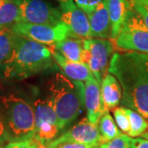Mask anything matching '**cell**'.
Instances as JSON below:
<instances>
[{
    "label": "cell",
    "mask_w": 148,
    "mask_h": 148,
    "mask_svg": "<svg viewBox=\"0 0 148 148\" xmlns=\"http://www.w3.org/2000/svg\"><path fill=\"white\" fill-rule=\"evenodd\" d=\"M108 73L119 82L122 105L148 119V53H114Z\"/></svg>",
    "instance_id": "cell-1"
},
{
    "label": "cell",
    "mask_w": 148,
    "mask_h": 148,
    "mask_svg": "<svg viewBox=\"0 0 148 148\" xmlns=\"http://www.w3.org/2000/svg\"><path fill=\"white\" fill-rule=\"evenodd\" d=\"M52 51L44 45L16 36L9 58L3 64L6 78H27L54 66Z\"/></svg>",
    "instance_id": "cell-2"
},
{
    "label": "cell",
    "mask_w": 148,
    "mask_h": 148,
    "mask_svg": "<svg viewBox=\"0 0 148 148\" xmlns=\"http://www.w3.org/2000/svg\"><path fill=\"white\" fill-rule=\"evenodd\" d=\"M49 91L59 127L63 129L78 117L85 105V85L56 73L49 82Z\"/></svg>",
    "instance_id": "cell-3"
},
{
    "label": "cell",
    "mask_w": 148,
    "mask_h": 148,
    "mask_svg": "<svg viewBox=\"0 0 148 148\" xmlns=\"http://www.w3.org/2000/svg\"><path fill=\"white\" fill-rule=\"evenodd\" d=\"M7 116L8 131L11 141H26L34 138V110L26 100L13 94L1 97Z\"/></svg>",
    "instance_id": "cell-4"
},
{
    "label": "cell",
    "mask_w": 148,
    "mask_h": 148,
    "mask_svg": "<svg viewBox=\"0 0 148 148\" xmlns=\"http://www.w3.org/2000/svg\"><path fill=\"white\" fill-rule=\"evenodd\" d=\"M115 43L123 50L148 53V29L133 8L128 12Z\"/></svg>",
    "instance_id": "cell-5"
},
{
    "label": "cell",
    "mask_w": 148,
    "mask_h": 148,
    "mask_svg": "<svg viewBox=\"0 0 148 148\" xmlns=\"http://www.w3.org/2000/svg\"><path fill=\"white\" fill-rule=\"evenodd\" d=\"M82 63L86 64L96 81L101 84L109 69L113 45L106 39H84Z\"/></svg>",
    "instance_id": "cell-6"
},
{
    "label": "cell",
    "mask_w": 148,
    "mask_h": 148,
    "mask_svg": "<svg viewBox=\"0 0 148 148\" xmlns=\"http://www.w3.org/2000/svg\"><path fill=\"white\" fill-rule=\"evenodd\" d=\"M35 115V135L37 143L47 145L55 139L61 130L58 117L50 99H39L33 105Z\"/></svg>",
    "instance_id": "cell-7"
},
{
    "label": "cell",
    "mask_w": 148,
    "mask_h": 148,
    "mask_svg": "<svg viewBox=\"0 0 148 148\" xmlns=\"http://www.w3.org/2000/svg\"><path fill=\"white\" fill-rule=\"evenodd\" d=\"M11 28L16 36L42 45H54L67 37L72 36L69 28L62 21L55 25L17 22Z\"/></svg>",
    "instance_id": "cell-8"
},
{
    "label": "cell",
    "mask_w": 148,
    "mask_h": 148,
    "mask_svg": "<svg viewBox=\"0 0 148 148\" xmlns=\"http://www.w3.org/2000/svg\"><path fill=\"white\" fill-rule=\"evenodd\" d=\"M19 22L55 25L61 21V12L45 0H16Z\"/></svg>",
    "instance_id": "cell-9"
},
{
    "label": "cell",
    "mask_w": 148,
    "mask_h": 148,
    "mask_svg": "<svg viewBox=\"0 0 148 148\" xmlns=\"http://www.w3.org/2000/svg\"><path fill=\"white\" fill-rule=\"evenodd\" d=\"M66 143L99 146L102 144V138L98 126L90 123L87 118H84L67 132H64L58 138L48 143L46 147L48 148H55L58 145Z\"/></svg>",
    "instance_id": "cell-10"
},
{
    "label": "cell",
    "mask_w": 148,
    "mask_h": 148,
    "mask_svg": "<svg viewBox=\"0 0 148 148\" xmlns=\"http://www.w3.org/2000/svg\"><path fill=\"white\" fill-rule=\"evenodd\" d=\"M61 21L69 28L72 36L81 39H92L90 22L84 11L74 3L60 8Z\"/></svg>",
    "instance_id": "cell-11"
},
{
    "label": "cell",
    "mask_w": 148,
    "mask_h": 148,
    "mask_svg": "<svg viewBox=\"0 0 148 148\" xmlns=\"http://www.w3.org/2000/svg\"><path fill=\"white\" fill-rule=\"evenodd\" d=\"M85 107L88 120L98 124L101 117L104 114L102 99H101V84L94 77L85 82Z\"/></svg>",
    "instance_id": "cell-12"
},
{
    "label": "cell",
    "mask_w": 148,
    "mask_h": 148,
    "mask_svg": "<svg viewBox=\"0 0 148 148\" xmlns=\"http://www.w3.org/2000/svg\"><path fill=\"white\" fill-rule=\"evenodd\" d=\"M89 19L92 38H111V25L106 0L101 3L92 12L86 14Z\"/></svg>",
    "instance_id": "cell-13"
},
{
    "label": "cell",
    "mask_w": 148,
    "mask_h": 148,
    "mask_svg": "<svg viewBox=\"0 0 148 148\" xmlns=\"http://www.w3.org/2000/svg\"><path fill=\"white\" fill-rule=\"evenodd\" d=\"M52 56L55 63L62 70L63 75L70 80L83 82L94 77L89 67L84 63L69 61L55 50L52 51Z\"/></svg>",
    "instance_id": "cell-14"
},
{
    "label": "cell",
    "mask_w": 148,
    "mask_h": 148,
    "mask_svg": "<svg viewBox=\"0 0 148 148\" xmlns=\"http://www.w3.org/2000/svg\"><path fill=\"white\" fill-rule=\"evenodd\" d=\"M101 99L103 110L109 113V110L119 106L122 99V89L116 77L110 73H107L101 84Z\"/></svg>",
    "instance_id": "cell-15"
},
{
    "label": "cell",
    "mask_w": 148,
    "mask_h": 148,
    "mask_svg": "<svg viewBox=\"0 0 148 148\" xmlns=\"http://www.w3.org/2000/svg\"><path fill=\"white\" fill-rule=\"evenodd\" d=\"M106 2L110 20L111 39L115 40L132 7L129 0H106Z\"/></svg>",
    "instance_id": "cell-16"
},
{
    "label": "cell",
    "mask_w": 148,
    "mask_h": 148,
    "mask_svg": "<svg viewBox=\"0 0 148 148\" xmlns=\"http://www.w3.org/2000/svg\"><path fill=\"white\" fill-rule=\"evenodd\" d=\"M83 40L75 36H69L54 44L55 51L72 62H82L83 52Z\"/></svg>",
    "instance_id": "cell-17"
},
{
    "label": "cell",
    "mask_w": 148,
    "mask_h": 148,
    "mask_svg": "<svg viewBox=\"0 0 148 148\" xmlns=\"http://www.w3.org/2000/svg\"><path fill=\"white\" fill-rule=\"evenodd\" d=\"M19 22V8L16 0H0V28H11Z\"/></svg>",
    "instance_id": "cell-18"
},
{
    "label": "cell",
    "mask_w": 148,
    "mask_h": 148,
    "mask_svg": "<svg viewBox=\"0 0 148 148\" xmlns=\"http://www.w3.org/2000/svg\"><path fill=\"white\" fill-rule=\"evenodd\" d=\"M16 37L12 28H0V66H3L12 54Z\"/></svg>",
    "instance_id": "cell-19"
},
{
    "label": "cell",
    "mask_w": 148,
    "mask_h": 148,
    "mask_svg": "<svg viewBox=\"0 0 148 148\" xmlns=\"http://www.w3.org/2000/svg\"><path fill=\"white\" fill-rule=\"evenodd\" d=\"M98 129L102 138V143L111 141L121 134L114 119L109 113H105L101 117L98 123Z\"/></svg>",
    "instance_id": "cell-20"
},
{
    "label": "cell",
    "mask_w": 148,
    "mask_h": 148,
    "mask_svg": "<svg viewBox=\"0 0 148 148\" xmlns=\"http://www.w3.org/2000/svg\"><path fill=\"white\" fill-rule=\"evenodd\" d=\"M128 120H129V131L127 136L130 138H137L144 134L148 129V123L145 118L137 111L126 108Z\"/></svg>",
    "instance_id": "cell-21"
},
{
    "label": "cell",
    "mask_w": 148,
    "mask_h": 148,
    "mask_svg": "<svg viewBox=\"0 0 148 148\" xmlns=\"http://www.w3.org/2000/svg\"><path fill=\"white\" fill-rule=\"evenodd\" d=\"M114 116L115 122L122 132H127L129 131V120L125 107H118L114 110Z\"/></svg>",
    "instance_id": "cell-22"
},
{
    "label": "cell",
    "mask_w": 148,
    "mask_h": 148,
    "mask_svg": "<svg viewBox=\"0 0 148 148\" xmlns=\"http://www.w3.org/2000/svg\"><path fill=\"white\" fill-rule=\"evenodd\" d=\"M131 138L126 134H120L116 138L102 143L98 148H127Z\"/></svg>",
    "instance_id": "cell-23"
},
{
    "label": "cell",
    "mask_w": 148,
    "mask_h": 148,
    "mask_svg": "<svg viewBox=\"0 0 148 148\" xmlns=\"http://www.w3.org/2000/svg\"><path fill=\"white\" fill-rule=\"evenodd\" d=\"M104 1L105 0H73L74 3L82 10L84 11L86 14L92 12L97 6Z\"/></svg>",
    "instance_id": "cell-24"
},
{
    "label": "cell",
    "mask_w": 148,
    "mask_h": 148,
    "mask_svg": "<svg viewBox=\"0 0 148 148\" xmlns=\"http://www.w3.org/2000/svg\"><path fill=\"white\" fill-rule=\"evenodd\" d=\"M37 142L35 139H30L26 141H14L7 143L3 148H36Z\"/></svg>",
    "instance_id": "cell-25"
},
{
    "label": "cell",
    "mask_w": 148,
    "mask_h": 148,
    "mask_svg": "<svg viewBox=\"0 0 148 148\" xmlns=\"http://www.w3.org/2000/svg\"><path fill=\"white\" fill-rule=\"evenodd\" d=\"M127 148H148V134L143 138H131Z\"/></svg>",
    "instance_id": "cell-26"
},
{
    "label": "cell",
    "mask_w": 148,
    "mask_h": 148,
    "mask_svg": "<svg viewBox=\"0 0 148 148\" xmlns=\"http://www.w3.org/2000/svg\"><path fill=\"white\" fill-rule=\"evenodd\" d=\"M12 142L10 136L8 131V128L5 126L2 118L0 117V147H3V144Z\"/></svg>",
    "instance_id": "cell-27"
},
{
    "label": "cell",
    "mask_w": 148,
    "mask_h": 148,
    "mask_svg": "<svg viewBox=\"0 0 148 148\" xmlns=\"http://www.w3.org/2000/svg\"><path fill=\"white\" fill-rule=\"evenodd\" d=\"M132 8L137 11L138 14L141 16L144 24L148 29V6L141 5V4H135L132 5Z\"/></svg>",
    "instance_id": "cell-28"
},
{
    "label": "cell",
    "mask_w": 148,
    "mask_h": 148,
    "mask_svg": "<svg viewBox=\"0 0 148 148\" xmlns=\"http://www.w3.org/2000/svg\"><path fill=\"white\" fill-rule=\"evenodd\" d=\"M98 146H93V145H86V144H81V143H62L58 145L55 148H97Z\"/></svg>",
    "instance_id": "cell-29"
},
{
    "label": "cell",
    "mask_w": 148,
    "mask_h": 148,
    "mask_svg": "<svg viewBox=\"0 0 148 148\" xmlns=\"http://www.w3.org/2000/svg\"><path fill=\"white\" fill-rule=\"evenodd\" d=\"M131 3V5L135 4H141V5L148 6V0H129Z\"/></svg>",
    "instance_id": "cell-30"
},
{
    "label": "cell",
    "mask_w": 148,
    "mask_h": 148,
    "mask_svg": "<svg viewBox=\"0 0 148 148\" xmlns=\"http://www.w3.org/2000/svg\"><path fill=\"white\" fill-rule=\"evenodd\" d=\"M57 1H58L59 5H60V8H64V7H66V6L74 3L73 0H57Z\"/></svg>",
    "instance_id": "cell-31"
},
{
    "label": "cell",
    "mask_w": 148,
    "mask_h": 148,
    "mask_svg": "<svg viewBox=\"0 0 148 148\" xmlns=\"http://www.w3.org/2000/svg\"><path fill=\"white\" fill-rule=\"evenodd\" d=\"M0 148H3V147H0Z\"/></svg>",
    "instance_id": "cell-32"
},
{
    "label": "cell",
    "mask_w": 148,
    "mask_h": 148,
    "mask_svg": "<svg viewBox=\"0 0 148 148\" xmlns=\"http://www.w3.org/2000/svg\"><path fill=\"white\" fill-rule=\"evenodd\" d=\"M97 148H98V147H97Z\"/></svg>",
    "instance_id": "cell-33"
}]
</instances>
